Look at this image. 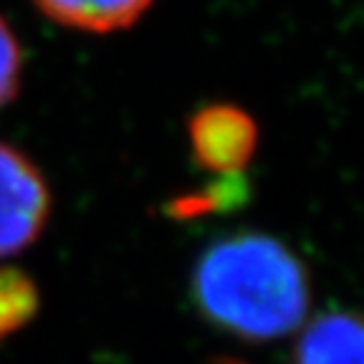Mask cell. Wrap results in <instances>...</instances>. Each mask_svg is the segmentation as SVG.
Segmentation results:
<instances>
[{"mask_svg":"<svg viewBox=\"0 0 364 364\" xmlns=\"http://www.w3.org/2000/svg\"><path fill=\"white\" fill-rule=\"evenodd\" d=\"M193 294L208 321L248 341H273L304 324L311 304L306 268L271 235L218 240L200 256Z\"/></svg>","mask_w":364,"mask_h":364,"instance_id":"6da1fadb","label":"cell"},{"mask_svg":"<svg viewBox=\"0 0 364 364\" xmlns=\"http://www.w3.org/2000/svg\"><path fill=\"white\" fill-rule=\"evenodd\" d=\"M51 215L46 177L21 149L0 142V258L23 253L38 240Z\"/></svg>","mask_w":364,"mask_h":364,"instance_id":"7a4b0ae2","label":"cell"},{"mask_svg":"<svg viewBox=\"0 0 364 364\" xmlns=\"http://www.w3.org/2000/svg\"><path fill=\"white\" fill-rule=\"evenodd\" d=\"M256 124L248 114L228 104L200 109L190 122L195 159L205 170L235 175L248 165L256 149Z\"/></svg>","mask_w":364,"mask_h":364,"instance_id":"3957f363","label":"cell"},{"mask_svg":"<svg viewBox=\"0 0 364 364\" xmlns=\"http://www.w3.org/2000/svg\"><path fill=\"white\" fill-rule=\"evenodd\" d=\"M362 324L354 314L331 311L314 318L296 344L294 364H362Z\"/></svg>","mask_w":364,"mask_h":364,"instance_id":"277c9868","label":"cell"},{"mask_svg":"<svg viewBox=\"0 0 364 364\" xmlns=\"http://www.w3.org/2000/svg\"><path fill=\"white\" fill-rule=\"evenodd\" d=\"M46 18L89 33L129 28L147 13L152 0H33Z\"/></svg>","mask_w":364,"mask_h":364,"instance_id":"5b68a950","label":"cell"},{"mask_svg":"<svg viewBox=\"0 0 364 364\" xmlns=\"http://www.w3.org/2000/svg\"><path fill=\"white\" fill-rule=\"evenodd\" d=\"M38 311V289L18 268H0V341L16 334Z\"/></svg>","mask_w":364,"mask_h":364,"instance_id":"8992f818","label":"cell"},{"mask_svg":"<svg viewBox=\"0 0 364 364\" xmlns=\"http://www.w3.org/2000/svg\"><path fill=\"white\" fill-rule=\"evenodd\" d=\"M23 79V51L16 33L0 16V109L16 99Z\"/></svg>","mask_w":364,"mask_h":364,"instance_id":"52a82bcc","label":"cell"},{"mask_svg":"<svg viewBox=\"0 0 364 364\" xmlns=\"http://www.w3.org/2000/svg\"><path fill=\"white\" fill-rule=\"evenodd\" d=\"M218 364H245V362H240V359H220Z\"/></svg>","mask_w":364,"mask_h":364,"instance_id":"ba28073f","label":"cell"}]
</instances>
